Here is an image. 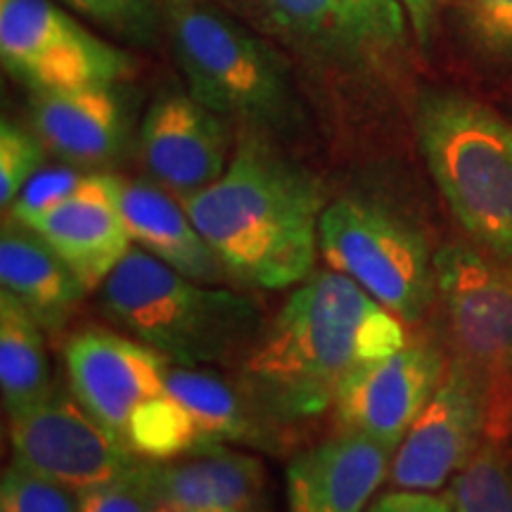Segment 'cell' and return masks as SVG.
<instances>
[{
    "label": "cell",
    "mask_w": 512,
    "mask_h": 512,
    "mask_svg": "<svg viewBox=\"0 0 512 512\" xmlns=\"http://www.w3.org/2000/svg\"><path fill=\"white\" fill-rule=\"evenodd\" d=\"M403 320L344 273L313 271L266 325L238 377L280 427L316 418L342 382L401 347Z\"/></svg>",
    "instance_id": "6da1fadb"
},
{
    "label": "cell",
    "mask_w": 512,
    "mask_h": 512,
    "mask_svg": "<svg viewBox=\"0 0 512 512\" xmlns=\"http://www.w3.org/2000/svg\"><path fill=\"white\" fill-rule=\"evenodd\" d=\"M181 204L233 280L261 290L304 283L320 252L328 192L275 140L240 133L219 181Z\"/></svg>",
    "instance_id": "7a4b0ae2"
},
{
    "label": "cell",
    "mask_w": 512,
    "mask_h": 512,
    "mask_svg": "<svg viewBox=\"0 0 512 512\" xmlns=\"http://www.w3.org/2000/svg\"><path fill=\"white\" fill-rule=\"evenodd\" d=\"M98 292L112 323L176 366H240L266 328L252 297L185 278L136 245Z\"/></svg>",
    "instance_id": "3957f363"
},
{
    "label": "cell",
    "mask_w": 512,
    "mask_h": 512,
    "mask_svg": "<svg viewBox=\"0 0 512 512\" xmlns=\"http://www.w3.org/2000/svg\"><path fill=\"white\" fill-rule=\"evenodd\" d=\"M162 29L192 98L275 140L302 124L287 55L214 0H162Z\"/></svg>",
    "instance_id": "277c9868"
},
{
    "label": "cell",
    "mask_w": 512,
    "mask_h": 512,
    "mask_svg": "<svg viewBox=\"0 0 512 512\" xmlns=\"http://www.w3.org/2000/svg\"><path fill=\"white\" fill-rule=\"evenodd\" d=\"M415 133L467 238L512 266V124L472 95L430 88L415 100Z\"/></svg>",
    "instance_id": "5b68a950"
},
{
    "label": "cell",
    "mask_w": 512,
    "mask_h": 512,
    "mask_svg": "<svg viewBox=\"0 0 512 512\" xmlns=\"http://www.w3.org/2000/svg\"><path fill=\"white\" fill-rule=\"evenodd\" d=\"M313 72L389 86L411 55L401 0H214Z\"/></svg>",
    "instance_id": "8992f818"
},
{
    "label": "cell",
    "mask_w": 512,
    "mask_h": 512,
    "mask_svg": "<svg viewBox=\"0 0 512 512\" xmlns=\"http://www.w3.org/2000/svg\"><path fill=\"white\" fill-rule=\"evenodd\" d=\"M434 275L451 361L482 392L486 439H512V266L453 242L434 254Z\"/></svg>",
    "instance_id": "52a82bcc"
},
{
    "label": "cell",
    "mask_w": 512,
    "mask_h": 512,
    "mask_svg": "<svg viewBox=\"0 0 512 512\" xmlns=\"http://www.w3.org/2000/svg\"><path fill=\"white\" fill-rule=\"evenodd\" d=\"M320 254L403 323H420L437 302L434 254L403 216L366 197H337L323 211Z\"/></svg>",
    "instance_id": "ba28073f"
},
{
    "label": "cell",
    "mask_w": 512,
    "mask_h": 512,
    "mask_svg": "<svg viewBox=\"0 0 512 512\" xmlns=\"http://www.w3.org/2000/svg\"><path fill=\"white\" fill-rule=\"evenodd\" d=\"M0 57L31 93L119 83L136 74L124 48L81 24L57 0H0Z\"/></svg>",
    "instance_id": "9c48e42d"
},
{
    "label": "cell",
    "mask_w": 512,
    "mask_h": 512,
    "mask_svg": "<svg viewBox=\"0 0 512 512\" xmlns=\"http://www.w3.org/2000/svg\"><path fill=\"white\" fill-rule=\"evenodd\" d=\"M8 418L12 460L69 486L76 494L112 482L143 463L74 394L53 389L29 411Z\"/></svg>",
    "instance_id": "30bf717a"
},
{
    "label": "cell",
    "mask_w": 512,
    "mask_h": 512,
    "mask_svg": "<svg viewBox=\"0 0 512 512\" xmlns=\"http://www.w3.org/2000/svg\"><path fill=\"white\" fill-rule=\"evenodd\" d=\"M446 356L430 342H408L394 354L363 363L332 401L339 432L394 448L425 411L446 373Z\"/></svg>",
    "instance_id": "8fae6325"
},
{
    "label": "cell",
    "mask_w": 512,
    "mask_h": 512,
    "mask_svg": "<svg viewBox=\"0 0 512 512\" xmlns=\"http://www.w3.org/2000/svg\"><path fill=\"white\" fill-rule=\"evenodd\" d=\"M486 439V411L470 373L448 358L437 392L396 446L387 482L401 491H437Z\"/></svg>",
    "instance_id": "7c38bea8"
},
{
    "label": "cell",
    "mask_w": 512,
    "mask_h": 512,
    "mask_svg": "<svg viewBox=\"0 0 512 512\" xmlns=\"http://www.w3.org/2000/svg\"><path fill=\"white\" fill-rule=\"evenodd\" d=\"M138 143L147 174L178 200L219 181L235 152L230 121L190 91L159 93L145 110Z\"/></svg>",
    "instance_id": "4fadbf2b"
},
{
    "label": "cell",
    "mask_w": 512,
    "mask_h": 512,
    "mask_svg": "<svg viewBox=\"0 0 512 512\" xmlns=\"http://www.w3.org/2000/svg\"><path fill=\"white\" fill-rule=\"evenodd\" d=\"M10 219L46 240L88 292L98 290L133 247L119 207V176L112 174H83L60 200Z\"/></svg>",
    "instance_id": "5bb4252c"
},
{
    "label": "cell",
    "mask_w": 512,
    "mask_h": 512,
    "mask_svg": "<svg viewBox=\"0 0 512 512\" xmlns=\"http://www.w3.org/2000/svg\"><path fill=\"white\" fill-rule=\"evenodd\" d=\"M64 366L76 399L124 439L140 403L166 389L169 361L138 339L88 328L67 339Z\"/></svg>",
    "instance_id": "9a60e30c"
},
{
    "label": "cell",
    "mask_w": 512,
    "mask_h": 512,
    "mask_svg": "<svg viewBox=\"0 0 512 512\" xmlns=\"http://www.w3.org/2000/svg\"><path fill=\"white\" fill-rule=\"evenodd\" d=\"M392 458L394 448L354 432L306 448L287 465V512H366Z\"/></svg>",
    "instance_id": "2e32d148"
},
{
    "label": "cell",
    "mask_w": 512,
    "mask_h": 512,
    "mask_svg": "<svg viewBox=\"0 0 512 512\" xmlns=\"http://www.w3.org/2000/svg\"><path fill=\"white\" fill-rule=\"evenodd\" d=\"M31 128L50 155L72 166H107L124 155L131 119L117 83L31 95Z\"/></svg>",
    "instance_id": "e0dca14e"
},
{
    "label": "cell",
    "mask_w": 512,
    "mask_h": 512,
    "mask_svg": "<svg viewBox=\"0 0 512 512\" xmlns=\"http://www.w3.org/2000/svg\"><path fill=\"white\" fill-rule=\"evenodd\" d=\"M152 484L162 512H268L264 463L228 446L152 463Z\"/></svg>",
    "instance_id": "ac0fdd59"
},
{
    "label": "cell",
    "mask_w": 512,
    "mask_h": 512,
    "mask_svg": "<svg viewBox=\"0 0 512 512\" xmlns=\"http://www.w3.org/2000/svg\"><path fill=\"white\" fill-rule=\"evenodd\" d=\"M119 207L133 245L204 285L233 280L178 197L155 181L119 178Z\"/></svg>",
    "instance_id": "d6986e66"
},
{
    "label": "cell",
    "mask_w": 512,
    "mask_h": 512,
    "mask_svg": "<svg viewBox=\"0 0 512 512\" xmlns=\"http://www.w3.org/2000/svg\"><path fill=\"white\" fill-rule=\"evenodd\" d=\"M164 384L195 420L207 448L242 444L271 453L283 451L285 427L268 418L240 377L169 363Z\"/></svg>",
    "instance_id": "ffe728a7"
},
{
    "label": "cell",
    "mask_w": 512,
    "mask_h": 512,
    "mask_svg": "<svg viewBox=\"0 0 512 512\" xmlns=\"http://www.w3.org/2000/svg\"><path fill=\"white\" fill-rule=\"evenodd\" d=\"M0 285L48 332L62 330L88 292L62 256L15 219L0 230Z\"/></svg>",
    "instance_id": "44dd1931"
},
{
    "label": "cell",
    "mask_w": 512,
    "mask_h": 512,
    "mask_svg": "<svg viewBox=\"0 0 512 512\" xmlns=\"http://www.w3.org/2000/svg\"><path fill=\"white\" fill-rule=\"evenodd\" d=\"M43 332L10 292H0V389L8 415L29 411L53 392Z\"/></svg>",
    "instance_id": "7402d4cb"
},
{
    "label": "cell",
    "mask_w": 512,
    "mask_h": 512,
    "mask_svg": "<svg viewBox=\"0 0 512 512\" xmlns=\"http://www.w3.org/2000/svg\"><path fill=\"white\" fill-rule=\"evenodd\" d=\"M124 439L140 458L150 463H169L190 453L207 451L195 420L185 411L183 403L166 389L140 403L136 413L131 415Z\"/></svg>",
    "instance_id": "603a6c76"
},
{
    "label": "cell",
    "mask_w": 512,
    "mask_h": 512,
    "mask_svg": "<svg viewBox=\"0 0 512 512\" xmlns=\"http://www.w3.org/2000/svg\"><path fill=\"white\" fill-rule=\"evenodd\" d=\"M512 439H484L451 479V512H512Z\"/></svg>",
    "instance_id": "cb8c5ba5"
},
{
    "label": "cell",
    "mask_w": 512,
    "mask_h": 512,
    "mask_svg": "<svg viewBox=\"0 0 512 512\" xmlns=\"http://www.w3.org/2000/svg\"><path fill=\"white\" fill-rule=\"evenodd\" d=\"M114 41L147 48L162 29V0H57Z\"/></svg>",
    "instance_id": "d4e9b609"
},
{
    "label": "cell",
    "mask_w": 512,
    "mask_h": 512,
    "mask_svg": "<svg viewBox=\"0 0 512 512\" xmlns=\"http://www.w3.org/2000/svg\"><path fill=\"white\" fill-rule=\"evenodd\" d=\"M465 43L489 62H512V0H448Z\"/></svg>",
    "instance_id": "484cf974"
},
{
    "label": "cell",
    "mask_w": 512,
    "mask_h": 512,
    "mask_svg": "<svg viewBox=\"0 0 512 512\" xmlns=\"http://www.w3.org/2000/svg\"><path fill=\"white\" fill-rule=\"evenodd\" d=\"M0 512H79V494L12 460L0 477Z\"/></svg>",
    "instance_id": "4316f807"
},
{
    "label": "cell",
    "mask_w": 512,
    "mask_h": 512,
    "mask_svg": "<svg viewBox=\"0 0 512 512\" xmlns=\"http://www.w3.org/2000/svg\"><path fill=\"white\" fill-rule=\"evenodd\" d=\"M46 145L34 128L3 119L0 124V207L5 211L17 200L19 192L43 169Z\"/></svg>",
    "instance_id": "83f0119b"
},
{
    "label": "cell",
    "mask_w": 512,
    "mask_h": 512,
    "mask_svg": "<svg viewBox=\"0 0 512 512\" xmlns=\"http://www.w3.org/2000/svg\"><path fill=\"white\" fill-rule=\"evenodd\" d=\"M79 512H159L150 460H143L112 482L83 491Z\"/></svg>",
    "instance_id": "f1b7e54d"
},
{
    "label": "cell",
    "mask_w": 512,
    "mask_h": 512,
    "mask_svg": "<svg viewBox=\"0 0 512 512\" xmlns=\"http://www.w3.org/2000/svg\"><path fill=\"white\" fill-rule=\"evenodd\" d=\"M366 512H451V503L446 496H434L432 491L394 489L375 498Z\"/></svg>",
    "instance_id": "f546056e"
},
{
    "label": "cell",
    "mask_w": 512,
    "mask_h": 512,
    "mask_svg": "<svg viewBox=\"0 0 512 512\" xmlns=\"http://www.w3.org/2000/svg\"><path fill=\"white\" fill-rule=\"evenodd\" d=\"M403 10H406L408 24H411L415 43L422 50L432 46L434 31L439 24V12H441V0H401Z\"/></svg>",
    "instance_id": "4dcf8cb0"
},
{
    "label": "cell",
    "mask_w": 512,
    "mask_h": 512,
    "mask_svg": "<svg viewBox=\"0 0 512 512\" xmlns=\"http://www.w3.org/2000/svg\"><path fill=\"white\" fill-rule=\"evenodd\" d=\"M159 512H162V510H159Z\"/></svg>",
    "instance_id": "1f68e13d"
}]
</instances>
